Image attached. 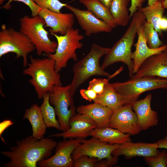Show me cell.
I'll use <instances>...</instances> for the list:
<instances>
[{"label": "cell", "instance_id": "obj_1", "mask_svg": "<svg viewBox=\"0 0 167 167\" xmlns=\"http://www.w3.org/2000/svg\"><path fill=\"white\" fill-rule=\"evenodd\" d=\"M57 142L49 138L37 139L32 135L16 141L8 151L0 152L9 161L3 167H37L39 162L50 157Z\"/></svg>", "mask_w": 167, "mask_h": 167}, {"label": "cell", "instance_id": "obj_2", "mask_svg": "<svg viewBox=\"0 0 167 167\" xmlns=\"http://www.w3.org/2000/svg\"><path fill=\"white\" fill-rule=\"evenodd\" d=\"M132 17L127 29L121 38L111 48L109 52L105 55L101 66L104 70L115 63L122 62L127 66L130 78L134 75L131 48L139 28L146 21L144 15L139 10L135 12Z\"/></svg>", "mask_w": 167, "mask_h": 167}, {"label": "cell", "instance_id": "obj_3", "mask_svg": "<svg viewBox=\"0 0 167 167\" xmlns=\"http://www.w3.org/2000/svg\"><path fill=\"white\" fill-rule=\"evenodd\" d=\"M30 62L23 73L31 77L29 81L34 87L38 98L42 99L45 94L53 92L55 86L62 85L60 75L56 71L55 62L52 58H36L30 55Z\"/></svg>", "mask_w": 167, "mask_h": 167}, {"label": "cell", "instance_id": "obj_4", "mask_svg": "<svg viewBox=\"0 0 167 167\" xmlns=\"http://www.w3.org/2000/svg\"><path fill=\"white\" fill-rule=\"evenodd\" d=\"M110 49L111 48L93 43L88 53L74 65L72 69L74 76L70 84L72 97L79 86L90 78L96 75L107 78L110 76L111 75L100 66L99 62L101 58L107 54Z\"/></svg>", "mask_w": 167, "mask_h": 167}, {"label": "cell", "instance_id": "obj_5", "mask_svg": "<svg viewBox=\"0 0 167 167\" xmlns=\"http://www.w3.org/2000/svg\"><path fill=\"white\" fill-rule=\"evenodd\" d=\"M19 31L26 35L34 45L38 55L54 53L58 46L57 42L51 41L48 32L45 29V23L39 15L30 17L24 15L19 19Z\"/></svg>", "mask_w": 167, "mask_h": 167}, {"label": "cell", "instance_id": "obj_6", "mask_svg": "<svg viewBox=\"0 0 167 167\" xmlns=\"http://www.w3.org/2000/svg\"><path fill=\"white\" fill-rule=\"evenodd\" d=\"M111 84L127 104L132 105L138 100L140 95L145 92L159 89H167V78L143 76Z\"/></svg>", "mask_w": 167, "mask_h": 167}, {"label": "cell", "instance_id": "obj_7", "mask_svg": "<svg viewBox=\"0 0 167 167\" xmlns=\"http://www.w3.org/2000/svg\"><path fill=\"white\" fill-rule=\"evenodd\" d=\"M51 33L56 39L58 46L54 53L45 54V56L55 61V70L59 73L66 66L70 59L77 61L76 51L83 47V45L80 41L84 39V36L79 33L78 29L73 28L68 29L64 35Z\"/></svg>", "mask_w": 167, "mask_h": 167}, {"label": "cell", "instance_id": "obj_8", "mask_svg": "<svg viewBox=\"0 0 167 167\" xmlns=\"http://www.w3.org/2000/svg\"><path fill=\"white\" fill-rule=\"evenodd\" d=\"M35 49L29 38L20 31L12 28H7L5 24L0 31V57L9 53L16 55V58L22 57L24 67L28 65V54Z\"/></svg>", "mask_w": 167, "mask_h": 167}, {"label": "cell", "instance_id": "obj_9", "mask_svg": "<svg viewBox=\"0 0 167 167\" xmlns=\"http://www.w3.org/2000/svg\"><path fill=\"white\" fill-rule=\"evenodd\" d=\"M70 88V84L55 85L53 92L50 93V102L54 107L60 125V130L62 132L69 129L70 119L75 113V108Z\"/></svg>", "mask_w": 167, "mask_h": 167}, {"label": "cell", "instance_id": "obj_10", "mask_svg": "<svg viewBox=\"0 0 167 167\" xmlns=\"http://www.w3.org/2000/svg\"><path fill=\"white\" fill-rule=\"evenodd\" d=\"M119 145L103 142L93 137L88 140L83 139L73 152L72 157L74 161L82 156L86 155L100 160L107 159L113 165L117 163L118 157L112 153Z\"/></svg>", "mask_w": 167, "mask_h": 167}, {"label": "cell", "instance_id": "obj_11", "mask_svg": "<svg viewBox=\"0 0 167 167\" xmlns=\"http://www.w3.org/2000/svg\"><path fill=\"white\" fill-rule=\"evenodd\" d=\"M83 139L70 138L57 143L54 154L49 158L38 163L40 167H73L72 154Z\"/></svg>", "mask_w": 167, "mask_h": 167}, {"label": "cell", "instance_id": "obj_12", "mask_svg": "<svg viewBox=\"0 0 167 167\" xmlns=\"http://www.w3.org/2000/svg\"><path fill=\"white\" fill-rule=\"evenodd\" d=\"M108 127L131 135L138 134L142 131L132 105L129 104L113 110Z\"/></svg>", "mask_w": 167, "mask_h": 167}, {"label": "cell", "instance_id": "obj_13", "mask_svg": "<svg viewBox=\"0 0 167 167\" xmlns=\"http://www.w3.org/2000/svg\"><path fill=\"white\" fill-rule=\"evenodd\" d=\"M65 7L74 14L87 36L101 32H109L112 31L111 27L88 10H81L67 4Z\"/></svg>", "mask_w": 167, "mask_h": 167}, {"label": "cell", "instance_id": "obj_14", "mask_svg": "<svg viewBox=\"0 0 167 167\" xmlns=\"http://www.w3.org/2000/svg\"><path fill=\"white\" fill-rule=\"evenodd\" d=\"M38 15L45 21V28H50V32L54 33L65 35L68 29L73 28L74 24L75 15L73 13H58L43 8Z\"/></svg>", "mask_w": 167, "mask_h": 167}, {"label": "cell", "instance_id": "obj_15", "mask_svg": "<svg viewBox=\"0 0 167 167\" xmlns=\"http://www.w3.org/2000/svg\"><path fill=\"white\" fill-rule=\"evenodd\" d=\"M143 76L167 78V48L145 60L131 78Z\"/></svg>", "mask_w": 167, "mask_h": 167}, {"label": "cell", "instance_id": "obj_16", "mask_svg": "<svg viewBox=\"0 0 167 167\" xmlns=\"http://www.w3.org/2000/svg\"><path fill=\"white\" fill-rule=\"evenodd\" d=\"M70 128L62 132L52 135L48 137H62L67 138L84 139L89 136V132L97 127L95 122L82 114L75 115L70 119Z\"/></svg>", "mask_w": 167, "mask_h": 167}, {"label": "cell", "instance_id": "obj_17", "mask_svg": "<svg viewBox=\"0 0 167 167\" xmlns=\"http://www.w3.org/2000/svg\"><path fill=\"white\" fill-rule=\"evenodd\" d=\"M157 145L155 143H133L126 141L120 144L112 152L113 156L123 155L126 159H130L136 156L144 157L153 156L160 152Z\"/></svg>", "mask_w": 167, "mask_h": 167}, {"label": "cell", "instance_id": "obj_18", "mask_svg": "<svg viewBox=\"0 0 167 167\" xmlns=\"http://www.w3.org/2000/svg\"><path fill=\"white\" fill-rule=\"evenodd\" d=\"M152 98V94L150 93L144 99L138 100L132 105V109L136 114L142 130H147L158 123L157 113L151 108Z\"/></svg>", "mask_w": 167, "mask_h": 167}, {"label": "cell", "instance_id": "obj_19", "mask_svg": "<svg viewBox=\"0 0 167 167\" xmlns=\"http://www.w3.org/2000/svg\"><path fill=\"white\" fill-rule=\"evenodd\" d=\"M143 25L139 28L138 30L137 42L134 45L135 49L133 52L132 55L133 62L134 74L147 58L153 55L161 52L167 48V44L163 45L156 49L149 48L144 36Z\"/></svg>", "mask_w": 167, "mask_h": 167}, {"label": "cell", "instance_id": "obj_20", "mask_svg": "<svg viewBox=\"0 0 167 167\" xmlns=\"http://www.w3.org/2000/svg\"><path fill=\"white\" fill-rule=\"evenodd\" d=\"M113 111L108 107L95 102L79 106L76 109L78 113L84 115L94 121L98 128L108 126Z\"/></svg>", "mask_w": 167, "mask_h": 167}, {"label": "cell", "instance_id": "obj_21", "mask_svg": "<svg viewBox=\"0 0 167 167\" xmlns=\"http://www.w3.org/2000/svg\"><path fill=\"white\" fill-rule=\"evenodd\" d=\"M89 136L96 137L102 142L111 144H120L126 141H131L130 135L124 133L108 126L96 127L90 131Z\"/></svg>", "mask_w": 167, "mask_h": 167}, {"label": "cell", "instance_id": "obj_22", "mask_svg": "<svg viewBox=\"0 0 167 167\" xmlns=\"http://www.w3.org/2000/svg\"><path fill=\"white\" fill-rule=\"evenodd\" d=\"M23 119H28L31 125L32 135L37 139L43 138L46 132L47 126L44 122L40 107L32 105L26 109Z\"/></svg>", "mask_w": 167, "mask_h": 167}, {"label": "cell", "instance_id": "obj_23", "mask_svg": "<svg viewBox=\"0 0 167 167\" xmlns=\"http://www.w3.org/2000/svg\"><path fill=\"white\" fill-rule=\"evenodd\" d=\"M93 101L113 110L126 105L125 100L115 90L111 84L109 82L105 85L103 92L97 95Z\"/></svg>", "mask_w": 167, "mask_h": 167}, {"label": "cell", "instance_id": "obj_24", "mask_svg": "<svg viewBox=\"0 0 167 167\" xmlns=\"http://www.w3.org/2000/svg\"><path fill=\"white\" fill-rule=\"evenodd\" d=\"M79 2L97 18L105 22L113 28L118 26L109 9L98 0H79Z\"/></svg>", "mask_w": 167, "mask_h": 167}, {"label": "cell", "instance_id": "obj_25", "mask_svg": "<svg viewBox=\"0 0 167 167\" xmlns=\"http://www.w3.org/2000/svg\"><path fill=\"white\" fill-rule=\"evenodd\" d=\"M130 0H113L109 11L118 25L126 26L131 18L127 8Z\"/></svg>", "mask_w": 167, "mask_h": 167}, {"label": "cell", "instance_id": "obj_26", "mask_svg": "<svg viewBox=\"0 0 167 167\" xmlns=\"http://www.w3.org/2000/svg\"><path fill=\"white\" fill-rule=\"evenodd\" d=\"M165 10L162 2L158 1L151 5L142 7L138 10L142 12L146 19V21L152 23L156 31L161 35L162 31L160 28L159 23L163 17Z\"/></svg>", "mask_w": 167, "mask_h": 167}, {"label": "cell", "instance_id": "obj_27", "mask_svg": "<svg viewBox=\"0 0 167 167\" xmlns=\"http://www.w3.org/2000/svg\"><path fill=\"white\" fill-rule=\"evenodd\" d=\"M50 93L45 94L43 97V101L40 107V110L47 127H54L60 130L59 123L56 118V113L54 108L49 101Z\"/></svg>", "mask_w": 167, "mask_h": 167}, {"label": "cell", "instance_id": "obj_28", "mask_svg": "<svg viewBox=\"0 0 167 167\" xmlns=\"http://www.w3.org/2000/svg\"><path fill=\"white\" fill-rule=\"evenodd\" d=\"M143 28L145 38L149 48L156 49L163 45L160 39L158 32L152 23L146 21L143 25Z\"/></svg>", "mask_w": 167, "mask_h": 167}, {"label": "cell", "instance_id": "obj_29", "mask_svg": "<svg viewBox=\"0 0 167 167\" xmlns=\"http://www.w3.org/2000/svg\"><path fill=\"white\" fill-rule=\"evenodd\" d=\"M123 68L121 67L113 74L111 75L107 79L94 78L89 83L88 89H91L95 91L98 95L101 94L103 92L105 85L109 82L111 79L120 73Z\"/></svg>", "mask_w": 167, "mask_h": 167}, {"label": "cell", "instance_id": "obj_30", "mask_svg": "<svg viewBox=\"0 0 167 167\" xmlns=\"http://www.w3.org/2000/svg\"><path fill=\"white\" fill-rule=\"evenodd\" d=\"M144 158L150 167H167V152L165 150L160 152L156 156Z\"/></svg>", "mask_w": 167, "mask_h": 167}, {"label": "cell", "instance_id": "obj_31", "mask_svg": "<svg viewBox=\"0 0 167 167\" xmlns=\"http://www.w3.org/2000/svg\"><path fill=\"white\" fill-rule=\"evenodd\" d=\"M33 0L41 9L46 8L58 13L61 12V9L67 4L62 2L59 0Z\"/></svg>", "mask_w": 167, "mask_h": 167}, {"label": "cell", "instance_id": "obj_32", "mask_svg": "<svg viewBox=\"0 0 167 167\" xmlns=\"http://www.w3.org/2000/svg\"><path fill=\"white\" fill-rule=\"evenodd\" d=\"M98 159L86 155L82 156L74 161V167H100Z\"/></svg>", "mask_w": 167, "mask_h": 167}, {"label": "cell", "instance_id": "obj_33", "mask_svg": "<svg viewBox=\"0 0 167 167\" xmlns=\"http://www.w3.org/2000/svg\"><path fill=\"white\" fill-rule=\"evenodd\" d=\"M13 1H18L22 2L27 5L30 9L32 17L38 15L41 9L33 0H9L5 5L1 7L6 9H10L11 5V3Z\"/></svg>", "mask_w": 167, "mask_h": 167}, {"label": "cell", "instance_id": "obj_34", "mask_svg": "<svg viewBox=\"0 0 167 167\" xmlns=\"http://www.w3.org/2000/svg\"><path fill=\"white\" fill-rule=\"evenodd\" d=\"M79 92L83 99L89 102L94 101L98 95L93 90L88 88L80 89Z\"/></svg>", "mask_w": 167, "mask_h": 167}, {"label": "cell", "instance_id": "obj_35", "mask_svg": "<svg viewBox=\"0 0 167 167\" xmlns=\"http://www.w3.org/2000/svg\"><path fill=\"white\" fill-rule=\"evenodd\" d=\"M146 0H131V5L129 9L130 16L131 17L133 14L141 8Z\"/></svg>", "mask_w": 167, "mask_h": 167}, {"label": "cell", "instance_id": "obj_36", "mask_svg": "<svg viewBox=\"0 0 167 167\" xmlns=\"http://www.w3.org/2000/svg\"><path fill=\"white\" fill-rule=\"evenodd\" d=\"M158 148H165L167 149V136L155 142Z\"/></svg>", "mask_w": 167, "mask_h": 167}, {"label": "cell", "instance_id": "obj_37", "mask_svg": "<svg viewBox=\"0 0 167 167\" xmlns=\"http://www.w3.org/2000/svg\"><path fill=\"white\" fill-rule=\"evenodd\" d=\"M159 27L161 31L167 30V18L163 17L159 23Z\"/></svg>", "mask_w": 167, "mask_h": 167}, {"label": "cell", "instance_id": "obj_38", "mask_svg": "<svg viewBox=\"0 0 167 167\" xmlns=\"http://www.w3.org/2000/svg\"><path fill=\"white\" fill-rule=\"evenodd\" d=\"M109 9L113 0H98Z\"/></svg>", "mask_w": 167, "mask_h": 167}, {"label": "cell", "instance_id": "obj_39", "mask_svg": "<svg viewBox=\"0 0 167 167\" xmlns=\"http://www.w3.org/2000/svg\"><path fill=\"white\" fill-rule=\"evenodd\" d=\"M159 1V0H148V5L150 6L153 4Z\"/></svg>", "mask_w": 167, "mask_h": 167}, {"label": "cell", "instance_id": "obj_40", "mask_svg": "<svg viewBox=\"0 0 167 167\" xmlns=\"http://www.w3.org/2000/svg\"><path fill=\"white\" fill-rule=\"evenodd\" d=\"M162 4L164 8L167 10V0H164L162 2Z\"/></svg>", "mask_w": 167, "mask_h": 167}, {"label": "cell", "instance_id": "obj_41", "mask_svg": "<svg viewBox=\"0 0 167 167\" xmlns=\"http://www.w3.org/2000/svg\"><path fill=\"white\" fill-rule=\"evenodd\" d=\"M5 0H0V5H1L2 4L3 2L5 1Z\"/></svg>", "mask_w": 167, "mask_h": 167}, {"label": "cell", "instance_id": "obj_42", "mask_svg": "<svg viewBox=\"0 0 167 167\" xmlns=\"http://www.w3.org/2000/svg\"><path fill=\"white\" fill-rule=\"evenodd\" d=\"M164 0H159V1L162 2H163Z\"/></svg>", "mask_w": 167, "mask_h": 167}]
</instances>
